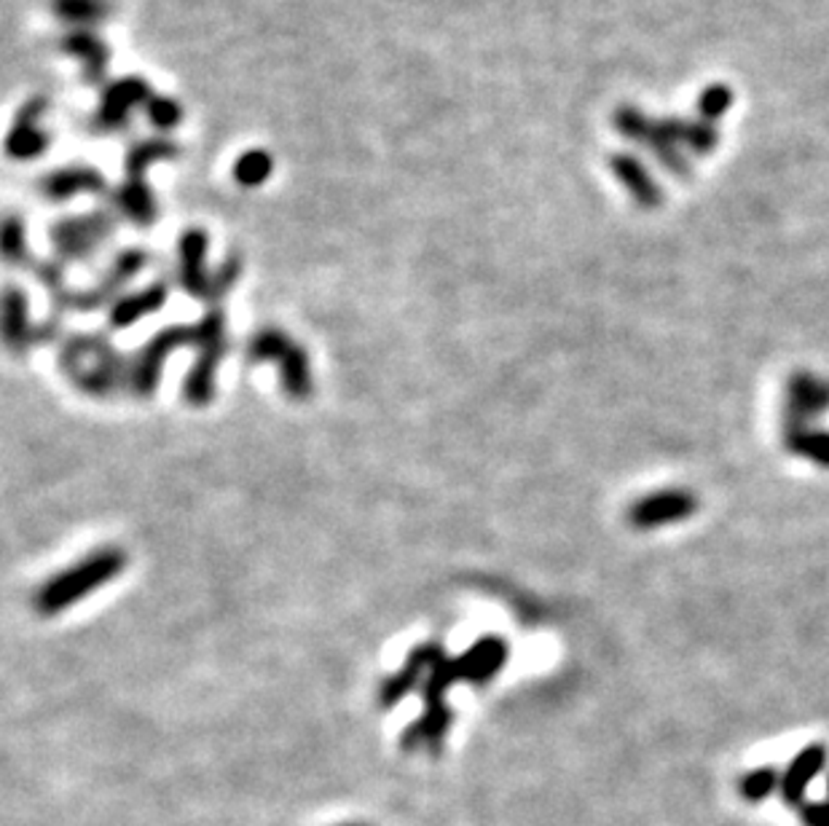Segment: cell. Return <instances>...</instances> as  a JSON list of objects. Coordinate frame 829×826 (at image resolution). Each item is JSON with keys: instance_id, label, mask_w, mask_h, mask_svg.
I'll list each match as a JSON object with an SVG mask.
<instances>
[{"instance_id": "6da1fadb", "label": "cell", "mask_w": 829, "mask_h": 826, "mask_svg": "<svg viewBox=\"0 0 829 826\" xmlns=\"http://www.w3.org/2000/svg\"><path fill=\"white\" fill-rule=\"evenodd\" d=\"M60 366L91 397H111L124 386L129 390V363L102 335H71L62 346Z\"/></svg>"}, {"instance_id": "7a4b0ae2", "label": "cell", "mask_w": 829, "mask_h": 826, "mask_svg": "<svg viewBox=\"0 0 829 826\" xmlns=\"http://www.w3.org/2000/svg\"><path fill=\"white\" fill-rule=\"evenodd\" d=\"M124 567H127V556H124V550L118 548L95 550L91 556L84 558V561H78L73 569H65V572L54 574L49 583L41 585V590H38L36 598H33V607H36V612L43 614V618L65 612L67 607H73L76 601H81V598L95 594L100 585L116 580L118 574L124 572Z\"/></svg>"}, {"instance_id": "3957f363", "label": "cell", "mask_w": 829, "mask_h": 826, "mask_svg": "<svg viewBox=\"0 0 829 826\" xmlns=\"http://www.w3.org/2000/svg\"><path fill=\"white\" fill-rule=\"evenodd\" d=\"M199 350L197 360L183 381V401L193 408H204L215 397V379L226 357V317L218 306H210L208 315L193 325V344Z\"/></svg>"}, {"instance_id": "277c9868", "label": "cell", "mask_w": 829, "mask_h": 826, "mask_svg": "<svg viewBox=\"0 0 829 826\" xmlns=\"http://www.w3.org/2000/svg\"><path fill=\"white\" fill-rule=\"evenodd\" d=\"M248 360L253 363V366L255 363H274V366L279 368V384H282L285 395H288L290 401L304 403L312 397L314 381L304 346L296 344L285 330H259L248 344Z\"/></svg>"}, {"instance_id": "5b68a950", "label": "cell", "mask_w": 829, "mask_h": 826, "mask_svg": "<svg viewBox=\"0 0 829 826\" xmlns=\"http://www.w3.org/2000/svg\"><path fill=\"white\" fill-rule=\"evenodd\" d=\"M193 344V325H173V328H162L156 335H151L146 346L137 352L135 360L129 363V392L135 397H153L159 379L167 357L173 355L177 346Z\"/></svg>"}, {"instance_id": "8992f818", "label": "cell", "mask_w": 829, "mask_h": 826, "mask_svg": "<svg viewBox=\"0 0 829 826\" xmlns=\"http://www.w3.org/2000/svg\"><path fill=\"white\" fill-rule=\"evenodd\" d=\"M113 233V220L105 213L76 215V218L56 220L51 229V242L62 260H87L102 247Z\"/></svg>"}, {"instance_id": "52a82bcc", "label": "cell", "mask_w": 829, "mask_h": 826, "mask_svg": "<svg viewBox=\"0 0 829 826\" xmlns=\"http://www.w3.org/2000/svg\"><path fill=\"white\" fill-rule=\"evenodd\" d=\"M699 510V499L690 492H679V488H668V492H655L650 497L639 499L637 505L628 510V521L633 529H657L668 526L690 518Z\"/></svg>"}, {"instance_id": "ba28073f", "label": "cell", "mask_w": 829, "mask_h": 826, "mask_svg": "<svg viewBox=\"0 0 829 826\" xmlns=\"http://www.w3.org/2000/svg\"><path fill=\"white\" fill-rule=\"evenodd\" d=\"M148 255L142 250H129V253H122L116 260H113L111 271L95 284V288L84 290V293H71L67 298V312H95L100 309L102 304H108V298L118 293L122 284H127L131 277H137L146 266Z\"/></svg>"}, {"instance_id": "9c48e42d", "label": "cell", "mask_w": 829, "mask_h": 826, "mask_svg": "<svg viewBox=\"0 0 829 826\" xmlns=\"http://www.w3.org/2000/svg\"><path fill=\"white\" fill-rule=\"evenodd\" d=\"M829 408V381L814 373L792 376L787 386V430L808 427Z\"/></svg>"}, {"instance_id": "30bf717a", "label": "cell", "mask_w": 829, "mask_h": 826, "mask_svg": "<svg viewBox=\"0 0 829 826\" xmlns=\"http://www.w3.org/2000/svg\"><path fill=\"white\" fill-rule=\"evenodd\" d=\"M505 663H507V644L497 639V636H486V639L473 644L465 655L449 660V671H451L454 685L456 682H473V685H480V682L497 676V671H500Z\"/></svg>"}, {"instance_id": "8fae6325", "label": "cell", "mask_w": 829, "mask_h": 826, "mask_svg": "<svg viewBox=\"0 0 829 826\" xmlns=\"http://www.w3.org/2000/svg\"><path fill=\"white\" fill-rule=\"evenodd\" d=\"M440 660H443V647H438V644H425V647L414 649V652L409 655V660L403 663V669H400L398 674H392L390 679L381 685L379 689L381 709H392V706H398L400 700H403V695L409 692L411 687L419 685L422 676L430 674Z\"/></svg>"}, {"instance_id": "7c38bea8", "label": "cell", "mask_w": 829, "mask_h": 826, "mask_svg": "<svg viewBox=\"0 0 829 826\" xmlns=\"http://www.w3.org/2000/svg\"><path fill=\"white\" fill-rule=\"evenodd\" d=\"M829 754L825 746L814 744L805 746L784 771L781 776V797H784L787 805L803 808L805 805V791H808L811 780H816L821 771H825Z\"/></svg>"}, {"instance_id": "4fadbf2b", "label": "cell", "mask_w": 829, "mask_h": 826, "mask_svg": "<svg viewBox=\"0 0 829 826\" xmlns=\"http://www.w3.org/2000/svg\"><path fill=\"white\" fill-rule=\"evenodd\" d=\"M3 335L14 355H25L33 344H38V328L30 325L27 295L14 284H9L3 295Z\"/></svg>"}, {"instance_id": "5bb4252c", "label": "cell", "mask_w": 829, "mask_h": 826, "mask_svg": "<svg viewBox=\"0 0 829 826\" xmlns=\"http://www.w3.org/2000/svg\"><path fill=\"white\" fill-rule=\"evenodd\" d=\"M46 111L43 100H30L25 107L20 111V118H16L14 129H11L9 138V153L20 162H30L33 156L46 151L49 145V135L43 132L38 124H41V116Z\"/></svg>"}, {"instance_id": "9a60e30c", "label": "cell", "mask_w": 829, "mask_h": 826, "mask_svg": "<svg viewBox=\"0 0 829 826\" xmlns=\"http://www.w3.org/2000/svg\"><path fill=\"white\" fill-rule=\"evenodd\" d=\"M204 255H208V237L204 231H188L180 239V284L193 298H208L210 277L204 269Z\"/></svg>"}, {"instance_id": "2e32d148", "label": "cell", "mask_w": 829, "mask_h": 826, "mask_svg": "<svg viewBox=\"0 0 829 826\" xmlns=\"http://www.w3.org/2000/svg\"><path fill=\"white\" fill-rule=\"evenodd\" d=\"M146 100H153V94L148 92V87L140 81V78H124V81H116L111 89H108L105 97H102L97 122H100L105 129L122 127V124L127 122L131 107H137Z\"/></svg>"}, {"instance_id": "e0dca14e", "label": "cell", "mask_w": 829, "mask_h": 826, "mask_svg": "<svg viewBox=\"0 0 829 826\" xmlns=\"http://www.w3.org/2000/svg\"><path fill=\"white\" fill-rule=\"evenodd\" d=\"M167 284L164 282H156L151 284V288L146 290H137V293H129L127 298L116 301L111 309V315H108V328L111 330H122V328H129V325L140 322L142 317L153 315V312L162 309L164 304H167Z\"/></svg>"}, {"instance_id": "ac0fdd59", "label": "cell", "mask_w": 829, "mask_h": 826, "mask_svg": "<svg viewBox=\"0 0 829 826\" xmlns=\"http://www.w3.org/2000/svg\"><path fill=\"white\" fill-rule=\"evenodd\" d=\"M100 188H102V178L95 173V169L71 167L43 178L41 193L56 204V202H65V199L76 196V193H97Z\"/></svg>"}, {"instance_id": "d6986e66", "label": "cell", "mask_w": 829, "mask_h": 826, "mask_svg": "<svg viewBox=\"0 0 829 826\" xmlns=\"http://www.w3.org/2000/svg\"><path fill=\"white\" fill-rule=\"evenodd\" d=\"M62 49H67V54L78 56L84 62V71H87V81L97 84L105 73L108 65V49L95 33L89 30H73L67 33L65 41H62Z\"/></svg>"}, {"instance_id": "ffe728a7", "label": "cell", "mask_w": 829, "mask_h": 826, "mask_svg": "<svg viewBox=\"0 0 829 826\" xmlns=\"http://www.w3.org/2000/svg\"><path fill=\"white\" fill-rule=\"evenodd\" d=\"M784 443L797 457L811 459L819 467H829V432L797 427V430H784Z\"/></svg>"}, {"instance_id": "44dd1931", "label": "cell", "mask_w": 829, "mask_h": 826, "mask_svg": "<svg viewBox=\"0 0 829 826\" xmlns=\"http://www.w3.org/2000/svg\"><path fill=\"white\" fill-rule=\"evenodd\" d=\"M51 5H54V14L76 25V30H87L108 14L105 0H51Z\"/></svg>"}, {"instance_id": "7402d4cb", "label": "cell", "mask_w": 829, "mask_h": 826, "mask_svg": "<svg viewBox=\"0 0 829 826\" xmlns=\"http://www.w3.org/2000/svg\"><path fill=\"white\" fill-rule=\"evenodd\" d=\"M781 776H784V773L774 771V767H757V771L746 773L739 784L741 797L746 802L768 800L776 789H781Z\"/></svg>"}, {"instance_id": "603a6c76", "label": "cell", "mask_w": 829, "mask_h": 826, "mask_svg": "<svg viewBox=\"0 0 829 826\" xmlns=\"http://www.w3.org/2000/svg\"><path fill=\"white\" fill-rule=\"evenodd\" d=\"M272 175V158L266 151H250L234 164V178L242 186H261Z\"/></svg>"}, {"instance_id": "cb8c5ba5", "label": "cell", "mask_w": 829, "mask_h": 826, "mask_svg": "<svg viewBox=\"0 0 829 826\" xmlns=\"http://www.w3.org/2000/svg\"><path fill=\"white\" fill-rule=\"evenodd\" d=\"M3 253L5 260L14 266L25 264L27 260V237H25V224H20L16 218L5 220V231H3Z\"/></svg>"}, {"instance_id": "d4e9b609", "label": "cell", "mask_w": 829, "mask_h": 826, "mask_svg": "<svg viewBox=\"0 0 829 826\" xmlns=\"http://www.w3.org/2000/svg\"><path fill=\"white\" fill-rule=\"evenodd\" d=\"M180 105L167 100V97H153V100L148 102V118H151L159 129H173L175 124H180Z\"/></svg>"}, {"instance_id": "484cf974", "label": "cell", "mask_w": 829, "mask_h": 826, "mask_svg": "<svg viewBox=\"0 0 829 826\" xmlns=\"http://www.w3.org/2000/svg\"><path fill=\"white\" fill-rule=\"evenodd\" d=\"M805 826H829V800L825 802H805L800 808Z\"/></svg>"}, {"instance_id": "4316f807", "label": "cell", "mask_w": 829, "mask_h": 826, "mask_svg": "<svg viewBox=\"0 0 829 826\" xmlns=\"http://www.w3.org/2000/svg\"><path fill=\"white\" fill-rule=\"evenodd\" d=\"M827 795H829V776H827Z\"/></svg>"}, {"instance_id": "83f0119b", "label": "cell", "mask_w": 829, "mask_h": 826, "mask_svg": "<svg viewBox=\"0 0 829 826\" xmlns=\"http://www.w3.org/2000/svg\"><path fill=\"white\" fill-rule=\"evenodd\" d=\"M347 826H363V824H347Z\"/></svg>"}]
</instances>
